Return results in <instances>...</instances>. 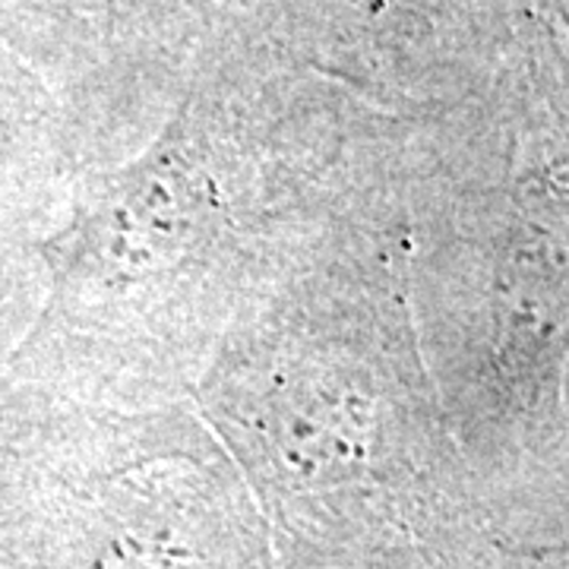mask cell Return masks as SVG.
<instances>
[{
    "instance_id": "cell-6",
    "label": "cell",
    "mask_w": 569,
    "mask_h": 569,
    "mask_svg": "<svg viewBox=\"0 0 569 569\" xmlns=\"http://www.w3.org/2000/svg\"><path fill=\"white\" fill-rule=\"evenodd\" d=\"M567 421H569V373H567Z\"/></svg>"
},
{
    "instance_id": "cell-4",
    "label": "cell",
    "mask_w": 569,
    "mask_h": 569,
    "mask_svg": "<svg viewBox=\"0 0 569 569\" xmlns=\"http://www.w3.org/2000/svg\"><path fill=\"white\" fill-rule=\"evenodd\" d=\"M0 569H276L250 488L193 402L0 392Z\"/></svg>"
},
{
    "instance_id": "cell-1",
    "label": "cell",
    "mask_w": 569,
    "mask_h": 569,
    "mask_svg": "<svg viewBox=\"0 0 569 569\" xmlns=\"http://www.w3.org/2000/svg\"><path fill=\"white\" fill-rule=\"evenodd\" d=\"M399 121L288 67L206 73L133 156L77 178L39 244L13 380L193 402L228 326L396 174Z\"/></svg>"
},
{
    "instance_id": "cell-2",
    "label": "cell",
    "mask_w": 569,
    "mask_h": 569,
    "mask_svg": "<svg viewBox=\"0 0 569 569\" xmlns=\"http://www.w3.org/2000/svg\"><path fill=\"white\" fill-rule=\"evenodd\" d=\"M276 569H449L490 529L408 305L396 174L228 326L193 392Z\"/></svg>"
},
{
    "instance_id": "cell-5",
    "label": "cell",
    "mask_w": 569,
    "mask_h": 569,
    "mask_svg": "<svg viewBox=\"0 0 569 569\" xmlns=\"http://www.w3.org/2000/svg\"><path fill=\"white\" fill-rule=\"evenodd\" d=\"M449 569H569V535L481 529L456 550Z\"/></svg>"
},
{
    "instance_id": "cell-3",
    "label": "cell",
    "mask_w": 569,
    "mask_h": 569,
    "mask_svg": "<svg viewBox=\"0 0 569 569\" xmlns=\"http://www.w3.org/2000/svg\"><path fill=\"white\" fill-rule=\"evenodd\" d=\"M408 305L490 529L569 535V73L399 121Z\"/></svg>"
}]
</instances>
